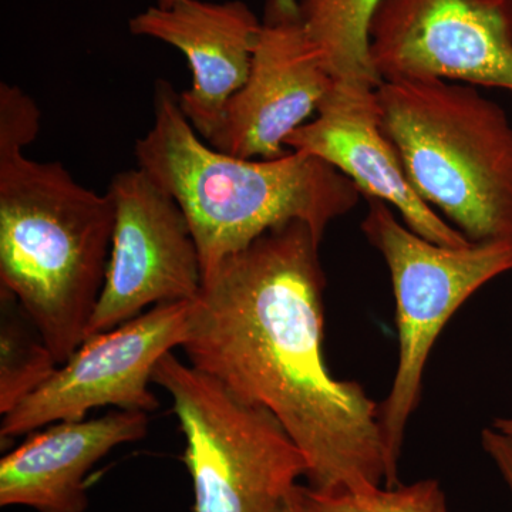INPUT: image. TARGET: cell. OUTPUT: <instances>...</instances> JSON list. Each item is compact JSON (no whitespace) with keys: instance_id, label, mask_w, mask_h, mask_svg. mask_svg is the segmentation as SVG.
I'll use <instances>...</instances> for the list:
<instances>
[{"instance_id":"cell-1","label":"cell","mask_w":512,"mask_h":512,"mask_svg":"<svg viewBox=\"0 0 512 512\" xmlns=\"http://www.w3.org/2000/svg\"><path fill=\"white\" fill-rule=\"evenodd\" d=\"M320 242L292 221L265 232L204 278L181 349L190 365L274 414L306 460L316 494L399 485L379 404L338 380L323 356Z\"/></svg>"},{"instance_id":"cell-2","label":"cell","mask_w":512,"mask_h":512,"mask_svg":"<svg viewBox=\"0 0 512 512\" xmlns=\"http://www.w3.org/2000/svg\"><path fill=\"white\" fill-rule=\"evenodd\" d=\"M153 126L136 143L137 167L173 195L190 222L207 276L228 256L281 225L302 221L322 242L362 192L318 157L289 150L272 160L211 147L191 126L167 80L154 84Z\"/></svg>"},{"instance_id":"cell-3","label":"cell","mask_w":512,"mask_h":512,"mask_svg":"<svg viewBox=\"0 0 512 512\" xmlns=\"http://www.w3.org/2000/svg\"><path fill=\"white\" fill-rule=\"evenodd\" d=\"M32 141L0 128V289L63 365L79 349L109 265L114 204L59 161L32 160Z\"/></svg>"},{"instance_id":"cell-4","label":"cell","mask_w":512,"mask_h":512,"mask_svg":"<svg viewBox=\"0 0 512 512\" xmlns=\"http://www.w3.org/2000/svg\"><path fill=\"white\" fill-rule=\"evenodd\" d=\"M382 127L407 178L471 242L512 238V124L471 84L382 80Z\"/></svg>"},{"instance_id":"cell-5","label":"cell","mask_w":512,"mask_h":512,"mask_svg":"<svg viewBox=\"0 0 512 512\" xmlns=\"http://www.w3.org/2000/svg\"><path fill=\"white\" fill-rule=\"evenodd\" d=\"M151 380L170 394L187 440L194 512H284L296 480L306 476V460L274 414L173 352Z\"/></svg>"},{"instance_id":"cell-6","label":"cell","mask_w":512,"mask_h":512,"mask_svg":"<svg viewBox=\"0 0 512 512\" xmlns=\"http://www.w3.org/2000/svg\"><path fill=\"white\" fill-rule=\"evenodd\" d=\"M362 231L389 266L399 329V363L379 404L387 463L399 481L407 424L419 406L424 369L448 320L478 289L512 272V238L448 248L402 224L386 202L366 198Z\"/></svg>"},{"instance_id":"cell-7","label":"cell","mask_w":512,"mask_h":512,"mask_svg":"<svg viewBox=\"0 0 512 512\" xmlns=\"http://www.w3.org/2000/svg\"><path fill=\"white\" fill-rule=\"evenodd\" d=\"M107 192L114 204L113 238L86 339L153 306L195 301L204 284L197 242L173 195L140 167L114 175Z\"/></svg>"},{"instance_id":"cell-8","label":"cell","mask_w":512,"mask_h":512,"mask_svg":"<svg viewBox=\"0 0 512 512\" xmlns=\"http://www.w3.org/2000/svg\"><path fill=\"white\" fill-rule=\"evenodd\" d=\"M191 302L163 303L117 328L84 339L39 389L3 416L2 443L60 423L79 421L96 407L156 412L148 384L161 359L181 348Z\"/></svg>"},{"instance_id":"cell-9","label":"cell","mask_w":512,"mask_h":512,"mask_svg":"<svg viewBox=\"0 0 512 512\" xmlns=\"http://www.w3.org/2000/svg\"><path fill=\"white\" fill-rule=\"evenodd\" d=\"M369 55L380 80L433 77L512 92V0H383Z\"/></svg>"},{"instance_id":"cell-10","label":"cell","mask_w":512,"mask_h":512,"mask_svg":"<svg viewBox=\"0 0 512 512\" xmlns=\"http://www.w3.org/2000/svg\"><path fill=\"white\" fill-rule=\"evenodd\" d=\"M333 83L296 0H266L247 82L228 101L207 143L239 158L285 156L286 140L316 114Z\"/></svg>"},{"instance_id":"cell-11","label":"cell","mask_w":512,"mask_h":512,"mask_svg":"<svg viewBox=\"0 0 512 512\" xmlns=\"http://www.w3.org/2000/svg\"><path fill=\"white\" fill-rule=\"evenodd\" d=\"M377 86L335 80L315 119L293 131L286 148L318 157L348 177L365 198L386 202L404 225L448 248L471 244L463 232L414 191L396 147L382 127Z\"/></svg>"},{"instance_id":"cell-12","label":"cell","mask_w":512,"mask_h":512,"mask_svg":"<svg viewBox=\"0 0 512 512\" xmlns=\"http://www.w3.org/2000/svg\"><path fill=\"white\" fill-rule=\"evenodd\" d=\"M262 19L242 0H177L168 8L150 6L128 20L131 35L175 47L192 73L180 106L205 141L220 124L231 97L247 82Z\"/></svg>"},{"instance_id":"cell-13","label":"cell","mask_w":512,"mask_h":512,"mask_svg":"<svg viewBox=\"0 0 512 512\" xmlns=\"http://www.w3.org/2000/svg\"><path fill=\"white\" fill-rule=\"evenodd\" d=\"M148 413L119 410L33 431L0 461V505L37 512H84V478L114 448L143 439Z\"/></svg>"},{"instance_id":"cell-14","label":"cell","mask_w":512,"mask_h":512,"mask_svg":"<svg viewBox=\"0 0 512 512\" xmlns=\"http://www.w3.org/2000/svg\"><path fill=\"white\" fill-rule=\"evenodd\" d=\"M383 0H296L306 35L333 80L379 86L369 55V28Z\"/></svg>"},{"instance_id":"cell-15","label":"cell","mask_w":512,"mask_h":512,"mask_svg":"<svg viewBox=\"0 0 512 512\" xmlns=\"http://www.w3.org/2000/svg\"><path fill=\"white\" fill-rule=\"evenodd\" d=\"M0 293V413L5 416L39 389L59 363L43 339H35L18 318L20 306L13 295L2 289Z\"/></svg>"},{"instance_id":"cell-16","label":"cell","mask_w":512,"mask_h":512,"mask_svg":"<svg viewBox=\"0 0 512 512\" xmlns=\"http://www.w3.org/2000/svg\"><path fill=\"white\" fill-rule=\"evenodd\" d=\"M312 494L319 512H448L439 481L430 478L356 493Z\"/></svg>"},{"instance_id":"cell-17","label":"cell","mask_w":512,"mask_h":512,"mask_svg":"<svg viewBox=\"0 0 512 512\" xmlns=\"http://www.w3.org/2000/svg\"><path fill=\"white\" fill-rule=\"evenodd\" d=\"M483 444L512 494V437L495 429H487L483 433Z\"/></svg>"},{"instance_id":"cell-18","label":"cell","mask_w":512,"mask_h":512,"mask_svg":"<svg viewBox=\"0 0 512 512\" xmlns=\"http://www.w3.org/2000/svg\"><path fill=\"white\" fill-rule=\"evenodd\" d=\"M284 512H319L318 504L309 487L295 485L286 498Z\"/></svg>"},{"instance_id":"cell-19","label":"cell","mask_w":512,"mask_h":512,"mask_svg":"<svg viewBox=\"0 0 512 512\" xmlns=\"http://www.w3.org/2000/svg\"><path fill=\"white\" fill-rule=\"evenodd\" d=\"M493 429L500 431V433L507 434L512 437V416L501 417L494 421Z\"/></svg>"},{"instance_id":"cell-20","label":"cell","mask_w":512,"mask_h":512,"mask_svg":"<svg viewBox=\"0 0 512 512\" xmlns=\"http://www.w3.org/2000/svg\"><path fill=\"white\" fill-rule=\"evenodd\" d=\"M175 2H177V0H156V6H160V8H168V6L173 5Z\"/></svg>"}]
</instances>
